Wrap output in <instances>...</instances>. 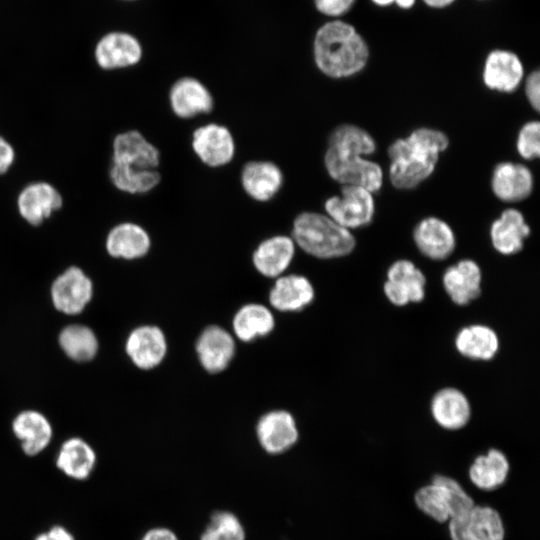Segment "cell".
<instances>
[{
  "label": "cell",
  "instance_id": "6da1fadb",
  "mask_svg": "<svg viewBox=\"0 0 540 540\" xmlns=\"http://www.w3.org/2000/svg\"><path fill=\"white\" fill-rule=\"evenodd\" d=\"M375 149L374 139L365 130L354 125H341L329 138L324 157L326 170L339 183L376 192L382 186V169L377 163L362 158Z\"/></svg>",
  "mask_w": 540,
  "mask_h": 540
},
{
  "label": "cell",
  "instance_id": "7a4b0ae2",
  "mask_svg": "<svg viewBox=\"0 0 540 540\" xmlns=\"http://www.w3.org/2000/svg\"><path fill=\"white\" fill-rule=\"evenodd\" d=\"M313 55L322 73L332 78H344L364 69L369 59V47L355 26L333 19L317 30Z\"/></svg>",
  "mask_w": 540,
  "mask_h": 540
},
{
  "label": "cell",
  "instance_id": "3957f363",
  "mask_svg": "<svg viewBox=\"0 0 540 540\" xmlns=\"http://www.w3.org/2000/svg\"><path fill=\"white\" fill-rule=\"evenodd\" d=\"M448 143L444 133L430 128H419L393 142L388 149L391 183L399 189L416 187L432 174Z\"/></svg>",
  "mask_w": 540,
  "mask_h": 540
},
{
  "label": "cell",
  "instance_id": "277c9868",
  "mask_svg": "<svg viewBox=\"0 0 540 540\" xmlns=\"http://www.w3.org/2000/svg\"><path fill=\"white\" fill-rule=\"evenodd\" d=\"M293 241L306 253L321 259L343 257L355 248L352 233L329 216L303 212L293 223Z\"/></svg>",
  "mask_w": 540,
  "mask_h": 540
},
{
  "label": "cell",
  "instance_id": "5b68a950",
  "mask_svg": "<svg viewBox=\"0 0 540 540\" xmlns=\"http://www.w3.org/2000/svg\"><path fill=\"white\" fill-rule=\"evenodd\" d=\"M160 154L144 136L135 130L118 134L113 141L110 172L135 175L155 170Z\"/></svg>",
  "mask_w": 540,
  "mask_h": 540
},
{
  "label": "cell",
  "instance_id": "8992f818",
  "mask_svg": "<svg viewBox=\"0 0 540 540\" xmlns=\"http://www.w3.org/2000/svg\"><path fill=\"white\" fill-rule=\"evenodd\" d=\"M328 216L344 228H358L371 222L374 215L372 192L344 185L341 196H332L324 204Z\"/></svg>",
  "mask_w": 540,
  "mask_h": 540
},
{
  "label": "cell",
  "instance_id": "52a82bcc",
  "mask_svg": "<svg viewBox=\"0 0 540 540\" xmlns=\"http://www.w3.org/2000/svg\"><path fill=\"white\" fill-rule=\"evenodd\" d=\"M426 278L413 262L406 259L395 261L387 270L383 291L395 306L421 302L425 297Z\"/></svg>",
  "mask_w": 540,
  "mask_h": 540
},
{
  "label": "cell",
  "instance_id": "ba28073f",
  "mask_svg": "<svg viewBox=\"0 0 540 540\" xmlns=\"http://www.w3.org/2000/svg\"><path fill=\"white\" fill-rule=\"evenodd\" d=\"M452 540H503L504 527L496 510L486 506H473L467 513L452 518Z\"/></svg>",
  "mask_w": 540,
  "mask_h": 540
},
{
  "label": "cell",
  "instance_id": "9c48e42d",
  "mask_svg": "<svg viewBox=\"0 0 540 540\" xmlns=\"http://www.w3.org/2000/svg\"><path fill=\"white\" fill-rule=\"evenodd\" d=\"M91 280L78 267H70L52 284L51 296L55 308L67 315L81 313L92 298Z\"/></svg>",
  "mask_w": 540,
  "mask_h": 540
},
{
  "label": "cell",
  "instance_id": "30bf717a",
  "mask_svg": "<svg viewBox=\"0 0 540 540\" xmlns=\"http://www.w3.org/2000/svg\"><path fill=\"white\" fill-rule=\"evenodd\" d=\"M192 148L200 160L211 167L228 164L235 153L230 131L215 123L201 126L193 132Z\"/></svg>",
  "mask_w": 540,
  "mask_h": 540
},
{
  "label": "cell",
  "instance_id": "8fae6325",
  "mask_svg": "<svg viewBox=\"0 0 540 540\" xmlns=\"http://www.w3.org/2000/svg\"><path fill=\"white\" fill-rule=\"evenodd\" d=\"M256 433L261 447L270 454H280L290 449L298 440V430L293 416L283 410L263 415Z\"/></svg>",
  "mask_w": 540,
  "mask_h": 540
},
{
  "label": "cell",
  "instance_id": "7c38bea8",
  "mask_svg": "<svg viewBox=\"0 0 540 540\" xmlns=\"http://www.w3.org/2000/svg\"><path fill=\"white\" fill-rule=\"evenodd\" d=\"M523 75V64L512 51L495 49L485 59L483 81L491 90L513 92L521 83Z\"/></svg>",
  "mask_w": 540,
  "mask_h": 540
},
{
  "label": "cell",
  "instance_id": "4fadbf2b",
  "mask_svg": "<svg viewBox=\"0 0 540 540\" xmlns=\"http://www.w3.org/2000/svg\"><path fill=\"white\" fill-rule=\"evenodd\" d=\"M142 47L137 38L126 32H111L103 36L95 48V59L103 69L125 68L137 64Z\"/></svg>",
  "mask_w": 540,
  "mask_h": 540
},
{
  "label": "cell",
  "instance_id": "5bb4252c",
  "mask_svg": "<svg viewBox=\"0 0 540 540\" xmlns=\"http://www.w3.org/2000/svg\"><path fill=\"white\" fill-rule=\"evenodd\" d=\"M166 351L165 335L156 326H140L127 338L126 352L132 362L141 369L148 370L159 365Z\"/></svg>",
  "mask_w": 540,
  "mask_h": 540
},
{
  "label": "cell",
  "instance_id": "9a60e30c",
  "mask_svg": "<svg viewBox=\"0 0 540 540\" xmlns=\"http://www.w3.org/2000/svg\"><path fill=\"white\" fill-rule=\"evenodd\" d=\"M482 273L478 264L463 259L448 267L442 277L443 287L455 304L464 306L481 294Z\"/></svg>",
  "mask_w": 540,
  "mask_h": 540
},
{
  "label": "cell",
  "instance_id": "2e32d148",
  "mask_svg": "<svg viewBox=\"0 0 540 540\" xmlns=\"http://www.w3.org/2000/svg\"><path fill=\"white\" fill-rule=\"evenodd\" d=\"M196 351L203 368L210 373L223 371L235 354V342L229 332L209 326L199 336Z\"/></svg>",
  "mask_w": 540,
  "mask_h": 540
},
{
  "label": "cell",
  "instance_id": "e0dca14e",
  "mask_svg": "<svg viewBox=\"0 0 540 540\" xmlns=\"http://www.w3.org/2000/svg\"><path fill=\"white\" fill-rule=\"evenodd\" d=\"M169 101L173 112L188 119L213 109V97L199 80L183 77L171 87Z\"/></svg>",
  "mask_w": 540,
  "mask_h": 540
},
{
  "label": "cell",
  "instance_id": "ac0fdd59",
  "mask_svg": "<svg viewBox=\"0 0 540 540\" xmlns=\"http://www.w3.org/2000/svg\"><path fill=\"white\" fill-rule=\"evenodd\" d=\"M413 238L419 251L432 260L447 258L456 245L452 228L436 217H428L419 222Z\"/></svg>",
  "mask_w": 540,
  "mask_h": 540
},
{
  "label": "cell",
  "instance_id": "d6986e66",
  "mask_svg": "<svg viewBox=\"0 0 540 540\" xmlns=\"http://www.w3.org/2000/svg\"><path fill=\"white\" fill-rule=\"evenodd\" d=\"M97 456L90 444L79 437L64 441L55 458L56 468L67 478L86 481L96 467Z\"/></svg>",
  "mask_w": 540,
  "mask_h": 540
},
{
  "label": "cell",
  "instance_id": "ffe728a7",
  "mask_svg": "<svg viewBox=\"0 0 540 540\" xmlns=\"http://www.w3.org/2000/svg\"><path fill=\"white\" fill-rule=\"evenodd\" d=\"M17 205L21 216L37 226L62 206V197L49 183L37 182L21 191Z\"/></svg>",
  "mask_w": 540,
  "mask_h": 540
},
{
  "label": "cell",
  "instance_id": "44dd1931",
  "mask_svg": "<svg viewBox=\"0 0 540 540\" xmlns=\"http://www.w3.org/2000/svg\"><path fill=\"white\" fill-rule=\"evenodd\" d=\"M430 410L436 423L448 430L463 428L471 416V406L466 395L457 388H442L431 400Z\"/></svg>",
  "mask_w": 540,
  "mask_h": 540
},
{
  "label": "cell",
  "instance_id": "7402d4cb",
  "mask_svg": "<svg viewBox=\"0 0 540 540\" xmlns=\"http://www.w3.org/2000/svg\"><path fill=\"white\" fill-rule=\"evenodd\" d=\"M494 194L503 201L514 202L528 197L533 189L531 171L522 164L499 163L491 180Z\"/></svg>",
  "mask_w": 540,
  "mask_h": 540
},
{
  "label": "cell",
  "instance_id": "603a6c76",
  "mask_svg": "<svg viewBox=\"0 0 540 540\" xmlns=\"http://www.w3.org/2000/svg\"><path fill=\"white\" fill-rule=\"evenodd\" d=\"M15 437L20 441L27 456L43 452L52 440V426L47 418L36 411H24L17 415L12 424Z\"/></svg>",
  "mask_w": 540,
  "mask_h": 540
},
{
  "label": "cell",
  "instance_id": "cb8c5ba5",
  "mask_svg": "<svg viewBox=\"0 0 540 540\" xmlns=\"http://www.w3.org/2000/svg\"><path fill=\"white\" fill-rule=\"evenodd\" d=\"M241 183L250 197L265 202L273 198L280 190L283 174L272 162L251 161L242 169Z\"/></svg>",
  "mask_w": 540,
  "mask_h": 540
},
{
  "label": "cell",
  "instance_id": "d4e9b609",
  "mask_svg": "<svg viewBox=\"0 0 540 540\" xmlns=\"http://www.w3.org/2000/svg\"><path fill=\"white\" fill-rule=\"evenodd\" d=\"M530 234V228L520 211L506 209L490 228L493 247L503 255L516 254L522 250L524 239Z\"/></svg>",
  "mask_w": 540,
  "mask_h": 540
},
{
  "label": "cell",
  "instance_id": "484cf974",
  "mask_svg": "<svg viewBox=\"0 0 540 540\" xmlns=\"http://www.w3.org/2000/svg\"><path fill=\"white\" fill-rule=\"evenodd\" d=\"M295 253V242L278 235L261 242L253 253L255 268L266 277H279L290 265Z\"/></svg>",
  "mask_w": 540,
  "mask_h": 540
},
{
  "label": "cell",
  "instance_id": "4316f807",
  "mask_svg": "<svg viewBox=\"0 0 540 540\" xmlns=\"http://www.w3.org/2000/svg\"><path fill=\"white\" fill-rule=\"evenodd\" d=\"M314 299L311 282L301 275L278 277L269 294L270 304L282 312L299 311Z\"/></svg>",
  "mask_w": 540,
  "mask_h": 540
},
{
  "label": "cell",
  "instance_id": "83f0119b",
  "mask_svg": "<svg viewBox=\"0 0 540 540\" xmlns=\"http://www.w3.org/2000/svg\"><path fill=\"white\" fill-rule=\"evenodd\" d=\"M499 346L496 332L483 324L463 327L455 337L456 350L472 360H491L497 354Z\"/></svg>",
  "mask_w": 540,
  "mask_h": 540
},
{
  "label": "cell",
  "instance_id": "f1b7e54d",
  "mask_svg": "<svg viewBox=\"0 0 540 540\" xmlns=\"http://www.w3.org/2000/svg\"><path fill=\"white\" fill-rule=\"evenodd\" d=\"M148 233L134 223H122L115 226L108 234L106 249L115 258L137 259L149 251Z\"/></svg>",
  "mask_w": 540,
  "mask_h": 540
},
{
  "label": "cell",
  "instance_id": "f546056e",
  "mask_svg": "<svg viewBox=\"0 0 540 540\" xmlns=\"http://www.w3.org/2000/svg\"><path fill=\"white\" fill-rule=\"evenodd\" d=\"M271 311L261 304H247L241 307L233 318V330L241 341H252L269 334L274 328Z\"/></svg>",
  "mask_w": 540,
  "mask_h": 540
},
{
  "label": "cell",
  "instance_id": "4dcf8cb0",
  "mask_svg": "<svg viewBox=\"0 0 540 540\" xmlns=\"http://www.w3.org/2000/svg\"><path fill=\"white\" fill-rule=\"evenodd\" d=\"M509 463L498 449H490L486 455L478 456L469 469L471 481L479 488L494 489L507 478Z\"/></svg>",
  "mask_w": 540,
  "mask_h": 540
},
{
  "label": "cell",
  "instance_id": "1f68e13d",
  "mask_svg": "<svg viewBox=\"0 0 540 540\" xmlns=\"http://www.w3.org/2000/svg\"><path fill=\"white\" fill-rule=\"evenodd\" d=\"M59 343L66 355L78 362L91 360L98 349L94 332L79 324L65 327L59 335Z\"/></svg>",
  "mask_w": 540,
  "mask_h": 540
},
{
  "label": "cell",
  "instance_id": "d6a6232c",
  "mask_svg": "<svg viewBox=\"0 0 540 540\" xmlns=\"http://www.w3.org/2000/svg\"><path fill=\"white\" fill-rule=\"evenodd\" d=\"M415 501L419 509L433 519L444 522L450 517L449 495L440 482L433 480L431 485L420 488Z\"/></svg>",
  "mask_w": 540,
  "mask_h": 540
},
{
  "label": "cell",
  "instance_id": "836d02e7",
  "mask_svg": "<svg viewBox=\"0 0 540 540\" xmlns=\"http://www.w3.org/2000/svg\"><path fill=\"white\" fill-rule=\"evenodd\" d=\"M200 540H245V531L235 514L216 511L211 515Z\"/></svg>",
  "mask_w": 540,
  "mask_h": 540
},
{
  "label": "cell",
  "instance_id": "e575fe53",
  "mask_svg": "<svg viewBox=\"0 0 540 540\" xmlns=\"http://www.w3.org/2000/svg\"><path fill=\"white\" fill-rule=\"evenodd\" d=\"M433 480L440 482L446 488L450 502V518H455L467 513L473 508L471 497L463 490L454 479L443 475H436Z\"/></svg>",
  "mask_w": 540,
  "mask_h": 540
},
{
  "label": "cell",
  "instance_id": "d590c367",
  "mask_svg": "<svg viewBox=\"0 0 540 540\" xmlns=\"http://www.w3.org/2000/svg\"><path fill=\"white\" fill-rule=\"evenodd\" d=\"M539 134L538 121L528 122L521 128L517 139V150L523 158L531 160L539 157Z\"/></svg>",
  "mask_w": 540,
  "mask_h": 540
},
{
  "label": "cell",
  "instance_id": "8d00e7d4",
  "mask_svg": "<svg viewBox=\"0 0 540 540\" xmlns=\"http://www.w3.org/2000/svg\"><path fill=\"white\" fill-rule=\"evenodd\" d=\"M316 9L323 15L338 19L354 6L356 0H313Z\"/></svg>",
  "mask_w": 540,
  "mask_h": 540
},
{
  "label": "cell",
  "instance_id": "74e56055",
  "mask_svg": "<svg viewBox=\"0 0 540 540\" xmlns=\"http://www.w3.org/2000/svg\"><path fill=\"white\" fill-rule=\"evenodd\" d=\"M526 96L535 110L540 106V73L538 70L529 74L525 86Z\"/></svg>",
  "mask_w": 540,
  "mask_h": 540
},
{
  "label": "cell",
  "instance_id": "f35d334b",
  "mask_svg": "<svg viewBox=\"0 0 540 540\" xmlns=\"http://www.w3.org/2000/svg\"><path fill=\"white\" fill-rule=\"evenodd\" d=\"M33 540H76V538L67 527L55 524L39 532Z\"/></svg>",
  "mask_w": 540,
  "mask_h": 540
},
{
  "label": "cell",
  "instance_id": "ab89813d",
  "mask_svg": "<svg viewBox=\"0 0 540 540\" xmlns=\"http://www.w3.org/2000/svg\"><path fill=\"white\" fill-rule=\"evenodd\" d=\"M14 150L12 146L0 137V174L5 173L14 161Z\"/></svg>",
  "mask_w": 540,
  "mask_h": 540
},
{
  "label": "cell",
  "instance_id": "60d3db41",
  "mask_svg": "<svg viewBox=\"0 0 540 540\" xmlns=\"http://www.w3.org/2000/svg\"><path fill=\"white\" fill-rule=\"evenodd\" d=\"M140 540H178L176 534L164 527H155L146 531Z\"/></svg>",
  "mask_w": 540,
  "mask_h": 540
},
{
  "label": "cell",
  "instance_id": "b9f144b4",
  "mask_svg": "<svg viewBox=\"0 0 540 540\" xmlns=\"http://www.w3.org/2000/svg\"><path fill=\"white\" fill-rule=\"evenodd\" d=\"M423 3L433 9H443L452 5L456 0H422Z\"/></svg>",
  "mask_w": 540,
  "mask_h": 540
},
{
  "label": "cell",
  "instance_id": "7bdbcfd3",
  "mask_svg": "<svg viewBox=\"0 0 540 540\" xmlns=\"http://www.w3.org/2000/svg\"><path fill=\"white\" fill-rule=\"evenodd\" d=\"M394 3L403 10L411 9L415 3L416 0H394Z\"/></svg>",
  "mask_w": 540,
  "mask_h": 540
},
{
  "label": "cell",
  "instance_id": "ee69618b",
  "mask_svg": "<svg viewBox=\"0 0 540 540\" xmlns=\"http://www.w3.org/2000/svg\"><path fill=\"white\" fill-rule=\"evenodd\" d=\"M373 4L379 7H387L394 3V0H371Z\"/></svg>",
  "mask_w": 540,
  "mask_h": 540
}]
</instances>
